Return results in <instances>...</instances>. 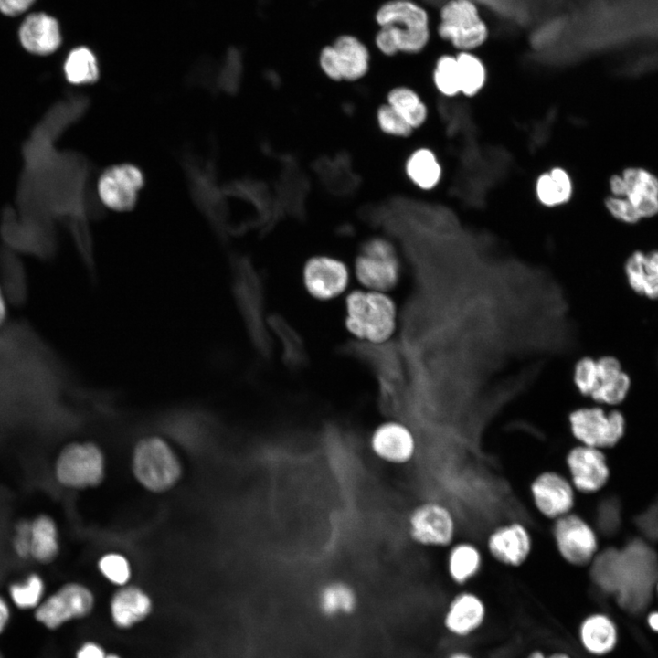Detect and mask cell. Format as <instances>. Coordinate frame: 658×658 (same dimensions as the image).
I'll list each match as a JSON object with an SVG mask.
<instances>
[{
	"mask_svg": "<svg viewBox=\"0 0 658 658\" xmlns=\"http://www.w3.org/2000/svg\"><path fill=\"white\" fill-rule=\"evenodd\" d=\"M589 568L593 584L600 590L617 593L625 605L640 606L658 577V557L645 542L634 539L622 549L600 550Z\"/></svg>",
	"mask_w": 658,
	"mask_h": 658,
	"instance_id": "cell-1",
	"label": "cell"
},
{
	"mask_svg": "<svg viewBox=\"0 0 658 658\" xmlns=\"http://www.w3.org/2000/svg\"><path fill=\"white\" fill-rule=\"evenodd\" d=\"M380 26L375 42L387 56L398 52L416 54L430 42V22L427 10L412 0H389L376 13Z\"/></svg>",
	"mask_w": 658,
	"mask_h": 658,
	"instance_id": "cell-2",
	"label": "cell"
},
{
	"mask_svg": "<svg viewBox=\"0 0 658 658\" xmlns=\"http://www.w3.org/2000/svg\"><path fill=\"white\" fill-rule=\"evenodd\" d=\"M349 332L372 343L386 341L396 326V306L382 292L354 291L345 299Z\"/></svg>",
	"mask_w": 658,
	"mask_h": 658,
	"instance_id": "cell-3",
	"label": "cell"
},
{
	"mask_svg": "<svg viewBox=\"0 0 658 658\" xmlns=\"http://www.w3.org/2000/svg\"><path fill=\"white\" fill-rule=\"evenodd\" d=\"M132 471L137 482L153 493L173 488L182 476V464L172 447L156 436L140 440L133 451Z\"/></svg>",
	"mask_w": 658,
	"mask_h": 658,
	"instance_id": "cell-4",
	"label": "cell"
},
{
	"mask_svg": "<svg viewBox=\"0 0 658 658\" xmlns=\"http://www.w3.org/2000/svg\"><path fill=\"white\" fill-rule=\"evenodd\" d=\"M459 520L454 510L437 499H426L415 504L406 518L409 540L427 549L448 548L458 537Z\"/></svg>",
	"mask_w": 658,
	"mask_h": 658,
	"instance_id": "cell-5",
	"label": "cell"
},
{
	"mask_svg": "<svg viewBox=\"0 0 658 658\" xmlns=\"http://www.w3.org/2000/svg\"><path fill=\"white\" fill-rule=\"evenodd\" d=\"M596 527L576 510L549 523V537L559 560L571 568L589 567L600 551Z\"/></svg>",
	"mask_w": 658,
	"mask_h": 658,
	"instance_id": "cell-6",
	"label": "cell"
},
{
	"mask_svg": "<svg viewBox=\"0 0 658 658\" xmlns=\"http://www.w3.org/2000/svg\"><path fill=\"white\" fill-rule=\"evenodd\" d=\"M437 33L459 51H472L488 39L490 30L473 0H447L440 8Z\"/></svg>",
	"mask_w": 658,
	"mask_h": 658,
	"instance_id": "cell-7",
	"label": "cell"
},
{
	"mask_svg": "<svg viewBox=\"0 0 658 658\" xmlns=\"http://www.w3.org/2000/svg\"><path fill=\"white\" fill-rule=\"evenodd\" d=\"M527 496L536 515L551 523L575 511L578 493L562 469L547 467L529 480Z\"/></svg>",
	"mask_w": 658,
	"mask_h": 658,
	"instance_id": "cell-8",
	"label": "cell"
},
{
	"mask_svg": "<svg viewBox=\"0 0 658 658\" xmlns=\"http://www.w3.org/2000/svg\"><path fill=\"white\" fill-rule=\"evenodd\" d=\"M54 473L57 482L69 489L96 487L105 476L103 452L94 442L69 443L56 459Z\"/></svg>",
	"mask_w": 658,
	"mask_h": 658,
	"instance_id": "cell-9",
	"label": "cell"
},
{
	"mask_svg": "<svg viewBox=\"0 0 658 658\" xmlns=\"http://www.w3.org/2000/svg\"><path fill=\"white\" fill-rule=\"evenodd\" d=\"M531 527L520 518L504 520L490 528L483 541L486 557L501 567L517 569L525 566L535 551Z\"/></svg>",
	"mask_w": 658,
	"mask_h": 658,
	"instance_id": "cell-10",
	"label": "cell"
},
{
	"mask_svg": "<svg viewBox=\"0 0 658 658\" xmlns=\"http://www.w3.org/2000/svg\"><path fill=\"white\" fill-rule=\"evenodd\" d=\"M625 421L618 410L608 413L600 407H580L568 415V427L576 443L600 450L614 446L621 438Z\"/></svg>",
	"mask_w": 658,
	"mask_h": 658,
	"instance_id": "cell-11",
	"label": "cell"
},
{
	"mask_svg": "<svg viewBox=\"0 0 658 658\" xmlns=\"http://www.w3.org/2000/svg\"><path fill=\"white\" fill-rule=\"evenodd\" d=\"M356 274L365 286L377 292L395 287L400 278V262L387 239L375 237L361 247L355 261Z\"/></svg>",
	"mask_w": 658,
	"mask_h": 658,
	"instance_id": "cell-12",
	"label": "cell"
},
{
	"mask_svg": "<svg viewBox=\"0 0 658 658\" xmlns=\"http://www.w3.org/2000/svg\"><path fill=\"white\" fill-rule=\"evenodd\" d=\"M93 604V595L87 587L69 582L44 598L33 610V617L46 629L56 630L73 619L87 615Z\"/></svg>",
	"mask_w": 658,
	"mask_h": 658,
	"instance_id": "cell-13",
	"label": "cell"
},
{
	"mask_svg": "<svg viewBox=\"0 0 658 658\" xmlns=\"http://www.w3.org/2000/svg\"><path fill=\"white\" fill-rule=\"evenodd\" d=\"M562 470L578 494L598 493L607 483L610 471L602 450L575 443L563 454Z\"/></svg>",
	"mask_w": 658,
	"mask_h": 658,
	"instance_id": "cell-14",
	"label": "cell"
},
{
	"mask_svg": "<svg viewBox=\"0 0 658 658\" xmlns=\"http://www.w3.org/2000/svg\"><path fill=\"white\" fill-rule=\"evenodd\" d=\"M368 449L381 462L404 466L416 458L419 442L409 426L399 420L389 419L373 429L368 438Z\"/></svg>",
	"mask_w": 658,
	"mask_h": 658,
	"instance_id": "cell-15",
	"label": "cell"
},
{
	"mask_svg": "<svg viewBox=\"0 0 658 658\" xmlns=\"http://www.w3.org/2000/svg\"><path fill=\"white\" fill-rule=\"evenodd\" d=\"M370 55L366 47L356 37L341 36L320 52L322 71L332 80L354 81L368 71Z\"/></svg>",
	"mask_w": 658,
	"mask_h": 658,
	"instance_id": "cell-16",
	"label": "cell"
},
{
	"mask_svg": "<svg viewBox=\"0 0 658 658\" xmlns=\"http://www.w3.org/2000/svg\"><path fill=\"white\" fill-rule=\"evenodd\" d=\"M487 615V605L481 594L462 588L448 601L442 621L449 634L462 639L476 633L485 623Z\"/></svg>",
	"mask_w": 658,
	"mask_h": 658,
	"instance_id": "cell-17",
	"label": "cell"
},
{
	"mask_svg": "<svg viewBox=\"0 0 658 658\" xmlns=\"http://www.w3.org/2000/svg\"><path fill=\"white\" fill-rule=\"evenodd\" d=\"M143 185V176L137 167L120 164L107 169L101 175L98 192L108 207L116 211H127L135 205Z\"/></svg>",
	"mask_w": 658,
	"mask_h": 658,
	"instance_id": "cell-18",
	"label": "cell"
},
{
	"mask_svg": "<svg viewBox=\"0 0 658 658\" xmlns=\"http://www.w3.org/2000/svg\"><path fill=\"white\" fill-rule=\"evenodd\" d=\"M307 292L315 299L331 300L347 286L349 274L344 262L329 256L309 259L302 271Z\"/></svg>",
	"mask_w": 658,
	"mask_h": 658,
	"instance_id": "cell-19",
	"label": "cell"
},
{
	"mask_svg": "<svg viewBox=\"0 0 658 658\" xmlns=\"http://www.w3.org/2000/svg\"><path fill=\"white\" fill-rule=\"evenodd\" d=\"M486 554L483 547L469 538H457L445 549L444 567L454 586L467 588L483 573Z\"/></svg>",
	"mask_w": 658,
	"mask_h": 658,
	"instance_id": "cell-20",
	"label": "cell"
},
{
	"mask_svg": "<svg viewBox=\"0 0 658 658\" xmlns=\"http://www.w3.org/2000/svg\"><path fill=\"white\" fill-rule=\"evenodd\" d=\"M578 642L589 656L603 658L611 654L620 642V629L606 612L593 611L584 616L578 626Z\"/></svg>",
	"mask_w": 658,
	"mask_h": 658,
	"instance_id": "cell-21",
	"label": "cell"
},
{
	"mask_svg": "<svg viewBox=\"0 0 658 658\" xmlns=\"http://www.w3.org/2000/svg\"><path fill=\"white\" fill-rule=\"evenodd\" d=\"M18 37L27 52L37 56L50 55L61 44L58 22L46 13L28 15L19 27Z\"/></svg>",
	"mask_w": 658,
	"mask_h": 658,
	"instance_id": "cell-22",
	"label": "cell"
},
{
	"mask_svg": "<svg viewBox=\"0 0 658 658\" xmlns=\"http://www.w3.org/2000/svg\"><path fill=\"white\" fill-rule=\"evenodd\" d=\"M30 558L41 564L54 561L59 553V533L56 521L47 514L30 520Z\"/></svg>",
	"mask_w": 658,
	"mask_h": 658,
	"instance_id": "cell-23",
	"label": "cell"
},
{
	"mask_svg": "<svg viewBox=\"0 0 658 658\" xmlns=\"http://www.w3.org/2000/svg\"><path fill=\"white\" fill-rule=\"evenodd\" d=\"M147 594L134 586L119 589L112 597L111 610L113 621L120 627H129L143 619L151 610Z\"/></svg>",
	"mask_w": 658,
	"mask_h": 658,
	"instance_id": "cell-24",
	"label": "cell"
},
{
	"mask_svg": "<svg viewBox=\"0 0 658 658\" xmlns=\"http://www.w3.org/2000/svg\"><path fill=\"white\" fill-rule=\"evenodd\" d=\"M405 170L410 181L423 190L435 187L441 176L440 163L428 148L415 150L408 158Z\"/></svg>",
	"mask_w": 658,
	"mask_h": 658,
	"instance_id": "cell-25",
	"label": "cell"
},
{
	"mask_svg": "<svg viewBox=\"0 0 658 658\" xmlns=\"http://www.w3.org/2000/svg\"><path fill=\"white\" fill-rule=\"evenodd\" d=\"M317 603L322 612L327 615L349 613L356 607L357 594L347 582L332 580L319 589Z\"/></svg>",
	"mask_w": 658,
	"mask_h": 658,
	"instance_id": "cell-26",
	"label": "cell"
},
{
	"mask_svg": "<svg viewBox=\"0 0 658 658\" xmlns=\"http://www.w3.org/2000/svg\"><path fill=\"white\" fill-rule=\"evenodd\" d=\"M388 103L413 129L421 126L428 116V109L419 94L405 86L393 88L387 92Z\"/></svg>",
	"mask_w": 658,
	"mask_h": 658,
	"instance_id": "cell-27",
	"label": "cell"
},
{
	"mask_svg": "<svg viewBox=\"0 0 658 658\" xmlns=\"http://www.w3.org/2000/svg\"><path fill=\"white\" fill-rule=\"evenodd\" d=\"M536 189L540 202L553 207L563 204L570 198L572 183L564 169L556 167L538 177Z\"/></svg>",
	"mask_w": 658,
	"mask_h": 658,
	"instance_id": "cell-28",
	"label": "cell"
},
{
	"mask_svg": "<svg viewBox=\"0 0 658 658\" xmlns=\"http://www.w3.org/2000/svg\"><path fill=\"white\" fill-rule=\"evenodd\" d=\"M63 69L67 80L73 85L94 82L99 75L96 58L85 47L76 48L68 54Z\"/></svg>",
	"mask_w": 658,
	"mask_h": 658,
	"instance_id": "cell-29",
	"label": "cell"
},
{
	"mask_svg": "<svg viewBox=\"0 0 658 658\" xmlns=\"http://www.w3.org/2000/svg\"><path fill=\"white\" fill-rule=\"evenodd\" d=\"M46 585L41 575L29 573L24 580L16 581L8 586V597L11 603L21 610H34L44 600Z\"/></svg>",
	"mask_w": 658,
	"mask_h": 658,
	"instance_id": "cell-30",
	"label": "cell"
},
{
	"mask_svg": "<svg viewBox=\"0 0 658 658\" xmlns=\"http://www.w3.org/2000/svg\"><path fill=\"white\" fill-rule=\"evenodd\" d=\"M461 92L472 96L479 92L486 80V69L482 59L472 51H459L456 55Z\"/></svg>",
	"mask_w": 658,
	"mask_h": 658,
	"instance_id": "cell-31",
	"label": "cell"
},
{
	"mask_svg": "<svg viewBox=\"0 0 658 658\" xmlns=\"http://www.w3.org/2000/svg\"><path fill=\"white\" fill-rule=\"evenodd\" d=\"M433 81L443 95L454 96L461 92L456 56L444 54L437 59L433 69Z\"/></svg>",
	"mask_w": 658,
	"mask_h": 658,
	"instance_id": "cell-32",
	"label": "cell"
},
{
	"mask_svg": "<svg viewBox=\"0 0 658 658\" xmlns=\"http://www.w3.org/2000/svg\"><path fill=\"white\" fill-rule=\"evenodd\" d=\"M621 176L628 188L626 196H658V177L647 169L627 167L622 171Z\"/></svg>",
	"mask_w": 658,
	"mask_h": 658,
	"instance_id": "cell-33",
	"label": "cell"
},
{
	"mask_svg": "<svg viewBox=\"0 0 658 658\" xmlns=\"http://www.w3.org/2000/svg\"><path fill=\"white\" fill-rule=\"evenodd\" d=\"M631 385L629 376L621 372L616 378L600 383L590 398L598 403L615 405L626 397Z\"/></svg>",
	"mask_w": 658,
	"mask_h": 658,
	"instance_id": "cell-34",
	"label": "cell"
},
{
	"mask_svg": "<svg viewBox=\"0 0 658 658\" xmlns=\"http://www.w3.org/2000/svg\"><path fill=\"white\" fill-rule=\"evenodd\" d=\"M101 573L111 583L124 585L131 577L128 559L122 554L111 552L103 555L98 561Z\"/></svg>",
	"mask_w": 658,
	"mask_h": 658,
	"instance_id": "cell-35",
	"label": "cell"
},
{
	"mask_svg": "<svg viewBox=\"0 0 658 658\" xmlns=\"http://www.w3.org/2000/svg\"><path fill=\"white\" fill-rule=\"evenodd\" d=\"M376 119L380 131L390 136L408 137L414 130L388 103L377 108Z\"/></svg>",
	"mask_w": 658,
	"mask_h": 658,
	"instance_id": "cell-36",
	"label": "cell"
},
{
	"mask_svg": "<svg viewBox=\"0 0 658 658\" xmlns=\"http://www.w3.org/2000/svg\"><path fill=\"white\" fill-rule=\"evenodd\" d=\"M621 525V505L614 497L605 498L599 504L595 527L599 534L611 536Z\"/></svg>",
	"mask_w": 658,
	"mask_h": 658,
	"instance_id": "cell-37",
	"label": "cell"
},
{
	"mask_svg": "<svg viewBox=\"0 0 658 658\" xmlns=\"http://www.w3.org/2000/svg\"><path fill=\"white\" fill-rule=\"evenodd\" d=\"M573 380L581 395L590 397L599 382L597 361L588 356L580 358L574 366Z\"/></svg>",
	"mask_w": 658,
	"mask_h": 658,
	"instance_id": "cell-38",
	"label": "cell"
},
{
	"mask_svg": "<svg viewBox=\"0 0 658 658\" xmlns=\"http://www.w3.org/2000/svg\"><path fill=\"white\" fill-rule=\"evenodd\" d=\"M645 256L646 254L642 251H635L628 258L625 264L629 284L635 292L640 294H642L646 275Z\"/></svg>",
	"mask_w": 658,
	"mask_h": 658,
	"instance_id": "cell-39",
	"label": "cell"
},
{
	"mask_svg": "<svg viewBox=\"0 0 658 658\" xmlns=\"http://www.w3.org/2000/svg\"><path fill=\"white\" fill-rule=\"evenodd\" d=\"M605 207L610 214L616 219L627 223H637L641 217L626 197L609 196L605 200Z\"/></svg>",
	"mask_w": 658,
	"mask_h": 658,
	"instance_id": "cell-40",
	"label": "cell"
},
{
	"mask_svg": "<svg viewBox=\"0 0 658 658\" xmlns=\"http://www.w3.org/2000/svg\"><path fill=\"white\" fill-rule=\"evenodd\" d=\"M30 520H19L15 526L13 550L21 559L30 558Z\"/></svg>",
	"mask_w": 658,
	"mask_h": 658,
	"instance_id": "cell-41",
	"label": "cell"
},
{
	"mask_svg": "<svg viewBox=\"0 0 658 658\" xmlns=\"http://www.w3.org/2000/svg\"><path fill=\"white\" fill-rule=\"evenodd\" d=\"M636 525L648 538L658 540V500L636 518Z\"/></svg>",
	"mask_w": 658,
	"mask_h": 658,
	"instance_id": "cell-42",
	"label": "cell"
},
{
	"mask_svg": "<svg viewBox=\"0 0 658 658\" xmlns=\"http://www.w3.org/2000/svg\"><path fill=\"white\" fill-rule=\"evenodd\" d=\"M597 361L598 385L616 378L622 372L621 366L613 356H602Z\"/></svg>",
	"mask_w": 658,
	"mask_h": 658,
	"instance_id": "cell-43",
	"label": "cell"
},
{
	"mask_svg": "<svg viewBox=\"0 0 658 658\" xmlns=\"http://www.w3.org/2000/svg\"><path fill=\"white\" fill-rule=\"evenodd\" d=\"M626 198L634 207L641 218H651L658 214V196H629Z\"/></svg>",
	"mask_w": 658,
	"mask_h": 658,
	"instance_id": "cell-44",
	"label": "cell"
},
{
	"mask_svg": "<svg viewBox=\"0 0 658 658\" xmlns=\"http://www.w3.org/2000/svg\"><path fill=\"white\" fill-rule=\"evenodd\" d=\"M36 0H0V12L16 16L26 12Z\"/></svg>",
	"mask_w": 658,
	"mask_h": 658,
	"instance_id": "cell-45",
	"label": "cell"
},
{
	"mask_svg": "<svg viewBox=\"0 0 658 658\" xmlns=\"http://www.w3.org/2000/svg\"><path fill=\"white\" fill-rule=\"evenodd\" d=\"M12 617L11 607L8 600L0 594V635L8 628Z\"/></svg>",
	"mask_w": 658,
	"mask_h": 658,
	"instance_id": "cell-46",
	"label": "cell"
},
{
	"mask_svg": "<svg viewBox=\"0 0 658 658\" xmlns=\"http://www.w3.org/2000/svg\"><path fill=\"white\" fill-rule=\"evenodd\" d=\"M610 189L614 196L625 197L627 195V185L621 175H613L609 182Z\"/></svg>",
	"mask_w": 658,
	"mask_h": 658,
	"instance_id": "cell-47",
	"label": "cell"
},
{
	"mask_svg": "<svg viewBox=\"0 0 658 658\" xmlns=\"http://www.w3.org/2000/svg\"><path fill=\"white\" fill-rule=\"evenodd\" d=\"M76 658H105V655L98 645L86 643L78 651Z\"/></svg>",
	"mask_w": 658,
	"mask_h": 658,
	"instance_id": "cell-48",
	"label": "cell"
},
{
	"mask_svg": "<svg viewBox=\"0 0 658 658\" xmlns=\"http://www.w3.org/2000/svg\"><path fill=\"white\" fill-rule=\"evenodd\" d=\"M644 266L647 273L658 277V250L646 254Z\"/></svg>",
	"mask_w": 658,
	"mask_h": 658,
	"instance_id": "cell-49",
	"label": "cell"
},
{
	"mask_svg": "<svg viewBox=\"0 0 658 658\" xmlns=\"http://www.w3.org/2000/svg\"><path fill=\"white\" fill-rule=\"evenodd\" d=\"M645 623L651 631L658 634V610H653L647 613Z\"/></svg>",
	"mask_w": 658,
	"mask_h": 658,
	"instance_id": "cell-50",
	"label": "cell"
},
{
	"mask_svg": "<svg viewBox=\"0 0 658 658\" xmlns=\"http://www.w3.org/2000/svg\"><path fill=\"white\" fill-rule=\"evenodd\" d=\"M8 314V309H7V302L4 294V292L2 290V287L0 285V328L4 325L7 319Z\"/></svg>",
	"mask_w": 658,
	"mask_h": 658,
	"instance_id": "cell-51",
	"label": "cell"
},
{
	"mask_svg": "<svg viewBox=\"0 0 658 658\" xmlns=\"http://www.w3.org/2000/svg\"><path fill=\"white\" fill-rule=\"evenodd\" d=\"M547 658H574L570 653L562 650H556L547 653Z\"/></svg>",
	"mask_w": 658,
	"mask_h": 658,
	"instance_id": "cell-52",
	"label": "cell"
},
{
	"mask_svg": "<svg viewBox=\"0 0 658 658\" xmlns=\"http://www.w3.org/2000/svg\"><path fill=\"white\" fill-rule=\"evenodd\" d=\"M446 658H475V657L466 651L458 650V651L451 652Z\"/></svg>",
	"mask_w": 658,
	"mask_h": 658,
	"instance_id": "cell-53",
	"label": "cell"
},
{
	"mask_svg": "<svg viewBox=\"0 0 658 658\" xmlns=\"http://www.w3.org/2000/svg\"><path fill=\"white\" fill-rule=\"evenodd\" d=\"M547 653H546L541 649H533L531 650L525 658H547Z\"/></svg>",
	"mask_w": 658,
	"mask_h": 658,
	"instance_id": "cell-54",
	"label": "cell"
},
{
	"mask_svg": "<svg viewBox=\"0 0 658 658\" xmlns=\"http://www.w3.org/2000/svg\"><path fill=\"white\" fill-rule=\"evenodd\" d=\"M105 658H119V657H117V656H115V655H110V656H107V657H105Z\"/></svg>",
	"mask_w": 658,
	"mask_h": 658,
	"instance_id": "cell-55",
	"label": "cell"
},
{
	"mask_svg": "<svg viewBox=\"0 0 658 658\" xmlns=\"http://www.w3.org/2000/svg\"><path fill=\"white\" fill-rule=\"evenodd\" d=\"M0 658H5V656H4L3 653L1 652V650H0Z\"/></svg>",
	"mask_w": 658,
	"mask_h": 658,
	"instance_id": "cell-56",
	"label": "cell"
},
{
	"mask_svg": "<svg viewBox=\"0 0 658 658\" xmlns=\"http://www.w3.org/2000/svg\"><path fill=\"white\" fill-rule=\"evenodd\" d=\"M657 592H658V583H657Z\"/></svg>",
	"mask_w": 658,
	"mask_h": 658,
	"instance_id": "cell-57",
	"label": "cell"
}]
</instances>
